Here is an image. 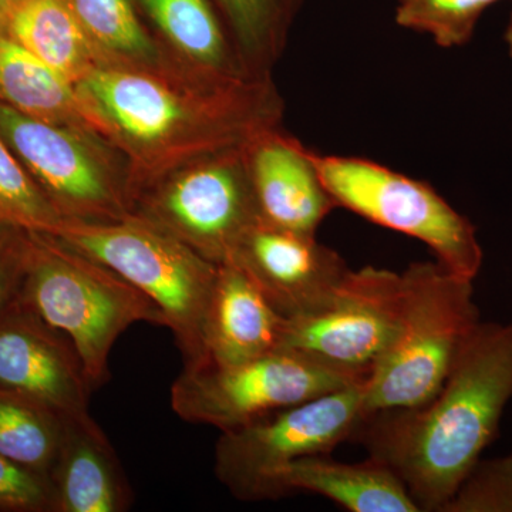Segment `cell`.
Wrapping results in <instances>:
<instances>
[{
    "mask_svg": "<svg viewBox=\"0 0 512 512\" xmlns=\"http://www.w3.org/2000/svg\"><path fill=\"white\" fill-rule=\"evenodd\" d=\"M94 130L126 160L131 208L178 168L242 150L278 130L285 103L272 77L220 72L178 57H101L76 84Z\"/></svg>",
    "mask_w": 512,
    "mask_h": 512,
    "instance_id": "obj_1",
    "label": "cell"
},
{
    "mask_svg": "<svg viewBox=\"0 0 512 512\" xmlns=\"http://www.w3.org/2000/svg\"><path fill=\"white\" fill-rule=\"evenodd\" d=\"M512 399V325L480 322L439 392L419 407L372 414L352 439L403 481L420 511L443 512Z\"/></svg>",
    "mask_w": 512,
    "mask_h": 512,
    "instance_id": "obj_2",
    "label": "cell"
},
{
    "mask_svg": "<svg viewBox=\"0 0 512 512\" xmlns=\"http://www.w3.org/2000/svg\"><path fill=\"white\" fill-rule=\"evenodd\" d=\"M23 302L72 342L93 392L110 379L111 350L130 326H168L157 303L123 276L37 232Z\"/></svg>",
    "mask_w": 512,
    "mask_h": 512,
    "instance_id": "obj_3",
    "label": "cell"
},
{
    "mask_svg": "<svg viewBox=\"0 0 512 512\" xmlns=\"http://www.w3.org/2000/svg\"><path fill=\"white\" fill-rule=\"evenodd\" d=\"M400 278L399 330L367 380L365 417L429 402L481 322L471 279L439 262L410 265Z\"/></svg>",
    "mask_w": 512,
    "mask_h": 512,
    "instance_id": "obj_4",
    "label": "cell"
},
{
    "mask_svg": "<svg viewBox=\"0 0 512 512\" xmlns=\"http://www.w3.org/2000/svg\"><path fill=\"white\" fill-rule=\"evenodd\" d=\"M52 237L146 293L167 318L184 367L205 365L204 323L220 265L134 214L117 221L63 220Z\"/></svg>",
    "mask_w": 512,
    "mask_h": 512,
    "instance_id": "obj_5",
    "label": "cell"
},
{
    "mask_svg": "<svg viewBox=\"0 0 512 512\" xmlns=\"http://www.w3.org/2000/svg\"><path fill=\"white\" fill-rule=\"evenodd\" d=\"M320 180L338 207L423 242L441 266L474 281L483 248L473 222L424 181L360 157L313 153Z\"/></svg>",
    "mask_w": 512,
    "mask_h": 512,
    "instance_id": "obj_6",
    "label": "cell"
},
{
    "mask_svg": "<svg viewBox=\"0 0 512 512\" xmlns=\"http://www.w3.org/2000/svg\"><path fill=\"white\" fill-rule=\"evenodd\" d=\"M366 383H355L227 431L215 446V476L239 500H268L282 468L329 456L365 419Z\"/></svg>",
    "mask_w": 512,
    "mask_h": 512,
    "instance_id": "obj_7",
    "label": "cell"
},
{
    "mask_svg": "<svg viewBox=\"0 0 512 512\" xmlns=\"http://www.w3.org/2000/svg\"><path fill=\"white\" fill-rule=\"evenodd\" d=\"M131 214L180 239L215 265L232 261L261 221L247 148L202 158L141 191Z\"/></svg>",
    "mask_w": 512,
    "mask_h": 512,
    "instance_id": "obj_8",
    "label": "cell"
},
{
    "mask_svg": "<svg viewBox=\"0 0 512 512\" xmlns=\"http://www.w3.org/2000/svg\"><path fill=\"white\" fill-rule=\"evenodd\" d=\"M355 383L363 382L278 349L234 366L184 367L171 407L188 423L227 431Z\"/></svg>",
    "mask_w": 512,
    "mask_h": 512,
    "instance_id": "obj_9",
    "label": "cell"
},
{
    "mask_svg": "<svg viewBox=\"0 0 512 512\" xmlns=\"http://www.w3.org/2000/svg\"><path fill=\"white\" fill-rule=\"evenodd\" d=\"M0 136L63 220L117 221L131 214L127 174L103 138L32 119L0 101Z\"/></svg>",
    "mask_w": 512,
    "mask_h": 512,
    "instance_id": "obj_10",
    "label": "cell"
},
{
    "mask_svg": "<svg viewBox=\"0 0 512 512\" xmlns=\"http://www.w3.org/2000/svg\"><path fill=\"white\" fill-rule=\"evenodd\" d=\"M400 274L365 266L346 275L318 311L286 318L281 349L367 382L392 348L400 319Z\"/></svg>",
    "mask_w": 512,
    "mask_h": 512,
    "instance_id": "obj_11",
    "label": "cell"
},
{
    "mask_svg": "<svg viewBox=\"0 0 512 512\" xmlns=\"http://www.w3.org/2000/svg\"><path fill=\"white\" fill-rule=\"evenodd\" d=\"M285 318L318 311L335 295L349 266L338 252L303 235L259 221L232 258Z\"/></svg>",
    "mask_w": 512,
    "mask_h": 512,
    "instance_id": "obj_12",
    "label": "cell"
},
{
    "mask_svg": "<svg viewBox=\"0 0 512 512\" xmlns=\"http://www.w3.org/2000/svg\"><path fill=\"white\" fill-rule=\"evenodd\" d=\"M0 389L64 417L90 414L93 390L79 353L25 302L0 319Z\"/></svg>",
    "mask_w": 512,
    "mask_h": 512,
    "instance_id": "obj_13",
    "label": "cell"
},
{
    "mask_svg": "<svg viewBox=\"0 0 512 512\" xmlns=\"http://www.w3.org/2000/svg\"><path fill=\"white\" fill-rule=\"evenodd\" d=\"M247 163L261 222L316 235L338 208L320 180L312 151L282 128L268 131L247 147Z\"/></svg>",
    "mask_w": 512,
    "mask_h": 512,
    "instance_id": "obj_14",
    "label": "cell"
},
{
    "mask_svg": "<svg viewBox=\"0 0 512 512\" xmlns=\"http://www.w3.org/2000/svg\"><path fill=\"white\" fill-rule=\"evenodd\" d=\"M285 322L238 265H220L204 323V366L239 365L281 349Z\"/></svg>",
    "mask_w": 512,
    "mask_h": 512,
    "instance_id": "obj_15",
    "label": "cell"
},
{
    "mask_svg": "<svg viewBox=\"0 0 512 512\" xmlns=\"http://www.w3.org/2000/svg\"><path fill=\"white\" fill-rule=\"evenodd\" d=\"M50 481L53 512H124L133 503L116 451L90 414L67 417Z\"/></svg>",
    "mask_w": 512,
    "mask_h": 512,
    "instance_id": "obj_16",
    "label": "cell"
},
{
    "mask_svg": "<svg viewBox=\"0 0 512 512\" xmlns=\"http://www.w3.org/2000/svg\"><path fill=\"white\" fill-rule=\"evenodd\" d=\"M312 493L352 512H420L403 481L375 458L349 464L329 456L299 458L275 474L268 500Z\"/></svg>",
    "mask_w": 512,
    "mask_h": 512,
    "instance_id": "obj_17",
    "label": "cell"
},
{
    "mask_svg": "<svg viewBox=\"0 0 512 512\" xmlns=\"http://www.w3.org/2000/svg\"><path fill=\"white\" fill-rule=\"evenodd\" d=\"M0 101L32 119L97 134L76 84L23 49L2 29Z\"/></svg>",
    "mask_w": 512,
    "mask_h": 512,
    "instance_id": "obj_18",
    "label": "cell"
},
{
    "mask_svg": "<svg viewBox=\"0 0 512 512\" xmlns=\"http://www.w3.org/2000/svg\"><path fill=\"white\" fill-rule=\"evenodd\" d=\"M2 30L74 84L103 57L83 29L70 0H19Z\"/></svg>",
    "mask_w": 512,
    "mask_h": 512,
    "instance_id": "obj_19",
    "label": "cell"
},
{
    "mask_svg": "<svg viewBox=\"0 0 512 512\" xmlns=\"http://www.w3.org/2000/svg\"><path fill=\"white\" fill-rule=\"evenodd\" d=\"M184 62L227 73L242 70L211 0H133Z\"/></svg>",
    "mask_w": 512,
    "mask_h": 512,
    "instance_id": "obj_20",
    "label": "cell"
},
{
    "mask_svg": "<svg viewBox=\"0 0 512 512\" xmlns=\"http://www.w3.org/2000/svg\"><path fill=\"white\" fill-rule=\"evenodd\" d=\"M224 23L242 70L272 77L305 0H211Z\"/></svg>",
    "mask_w": 512,
    "mask_h": 512,
    "instance_id": "obj_21",
    "label": "cell"
},
{
    "mask_svg": "<svg viewBox=\"0 0 512 512\" xmlns=\"http://www.w3.org/2000/svg\"><path fill=\"white\" fill-rule=\"evenodd\" d=\"M66 420L29 397L0 389V453L50 478Z\"/></svg>",
    "mask_w": 512,
    "mask_h": 512,
    "instance_id": "obj_22",
    "label": "cell"
},
{
    "mask_svg": "<svg viewBox=\"0 0 512 512\" xmlns=\"http://www.w3.org/2000/svg\"><path fill=\"white\" fill-rule=\"evenodd\" d=\"M70 5L104 57L130 62L163 57L138 18L133 0H70Z\"/></svg>",
    "mask_w": 512,
    "mask_h": 512,
    "instance_id": "obj_23",
    "label": "cell"
},
{
    "mask_svg": "<svg viewBox=\"0 0 512 512\" xmlns=\"http://www.w3.org/2000/svg\"><path fill=\"white\" fill-rule=\"evenodd\" d=\"M501 0H397L394 20L400 28L423 33L443 49L466 46L478 20Z\"/></svg>",
    "mask_w": 512,
    "mask_h": 512,
    "instance_id": "obj_24",
    "label": "cell"
},
{
    "mask_svg": "<svg viewBox=\"0 0 512 512\" xmlns=\"http://www.w3.org/2000/svg\"><path fill=\"white\" fill-rule=\"evenodd\" d=\"M63 218L0 136V224L52 235Z\"/></svg>",
    "mask_w": 512,
    "mask_h": 512,
    "instance_id": "obj_25",
    "label": "cell"
},
{
    "mask_svg": "<svg viewBox=\"0 0 512 512\" xmlns=\"http://www.w3.org/2000/svg\"><path fill=\"white\" fill-rule=\"evenodd\" d=\"M443 512H512V453L478 460Z\"/></svg>",
    "mask_w": 512,
    "mask_h": 512,
    "instance_id": "obj_26",
    "label": "cell"
},
{
    "mask_svg": "<svg viewBox=\"0 0 512 512\" xmlns=\"http://www.w3.org/2000/svg\"><path fill=\"white\" fill-rule=\"evenodd\" d=\"M52 481L0 453V512H53Z\"/></svg>",
    "mask_w": 512,
    "mask_h": 512,
    "instance_id": "obj_27",
    "label": "cell"
},
{
    "mask_svg": "<svg viewBox=\"0 0 512 512\" xmlns=\"http://www.w3.org/2000/svg\"><path fill=\"white\" fill-rule=\"evenodd\" d=\"M30 251L32 232L0 224V319L23 302Z\"/></svg>",
    "mask_w": 512,
    "mask_h": 512,
    "instance_id": "obj_28",
    "label": "cell"
},
{
    "mask_svg": "<svg viewBox=\"0 0 512 512\" xmlns=\"http://www.w3.org/2000/svg\"><path fill=\"white\" fill-rule=\"evenodd\" d=\"M18 2L19 0H0V29H2L3 23H5L6 18H8L10 10H12L13 6Z\"/></svg>",
    "mask_w": 512,
    "mask_h": 512,
    "instance_id": "obj_29",
    "label": "cell"
},
{
    "mask_svg": "<svg viewBox=\"0 0 512 512\" xmlns=\"http://www.w3.org/2000/svg\"><path fill=\"white\" fill-rule=\"evenodd\" d=\"M504 42L505 45H507L508 56H510L512 59V10L510 20H508V25L504 32Z\"/></svg>",
    "mask_w": 512,
    "mask_h": 512,
    "instance_id": "obj_30",
    "label": "cell"
}]
</instances>
